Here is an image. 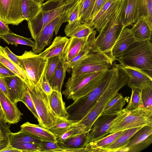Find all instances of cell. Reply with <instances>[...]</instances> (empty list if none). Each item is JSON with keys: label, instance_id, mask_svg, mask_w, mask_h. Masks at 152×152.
Returning <instances> with one entry per match:
<instances>
[{"label": "cell", "instance_id": "60d3db41", "mask_svg": "<svg viewBox=\"0 0 152 152\" xmlns=\"http://www.w3.org/2000/svg\"><path fill=\"white\" fill-rule=\"evenodd\" d=\"M10 125L4 118L0 120V151L10 143L9 135L11 133Z\"/></svg>", "mask_w": 152, "mask_h": 152}, {"label": "cell", "instance_id": "f5cc1de1", "mask_svg": "<svg viewBox=\"0 0 152 152\" xmlns=\"http://www.w3.org/2000/svg\"><path fill=\"white\" fill-rule=\"evenodd\" d=\"M60 16L57 17L54 19L51 22L50 24L48 31V45L50 43V42L52 39L53 35L54 32L55 31V29L56 26L59 19Z\"/></svg>", "mask_w": 152, "mask_h": 152}, {"label": "cell", "instance_id": "6da1fadb", "mask_svg": "<svg viewBox=\"0 0 152 152\" xmlns=\"http://www.w3.org/2000/svg\"><path fill=\"white\" fill-rule=\"evenodd\" d=\"M112 68V75L105 89L91 110L79 121V124H83L86 126V132L90 131L95 121L106 104L126 85L129 80V76L118 64H113Z\"/></svg>", "mask_w": 152, "mask_h": 152}, {"label": "cell", "instance_id": "d4e9b609", "mask_svg": "<svg viewBox=\"0 0 152 152\" xmlns=\"http://www.w3.org/2000/svg\"><path fill=\"white\" fill-rule=\"evenodd\" d=\"M63 53L59 56L58 62L50 85L53 91L60 92H61L62 88L68 67V63L64 60Z\"/></svg>", "mask_w": 152, "mask_h": 152}, {"label": "cell", "instance_id": "d6986e66", "mask_svg": "<svg viewBox=\"0 0 152 152\" xmlns=\"http://www.w3.org/2000/svg\"><path fill=\"white\" fill-rule=\"evenodd\" d=\"M4 78L8 88L9 98L16 103L20 102L23 93L28 88L26 84L16 75Z\"/></svg>", "mask_w": 152, "mask_h": 152}, {"label": "cell", "instance_id": "f907efd6", "mask_svg": "<svg viewBox=\"0 0 152 152\" xmlns=\"http://www.w3.org/2000/svg\"><path fill=\"white\" fill-rule=\"evenodd\" d=\"M107 1V0H96L88 23L94 18L98 12L105 4Z\"/></svg>", "mask_w": 152, "mask_h": 152}, {"label": "cell", "instance_id": "74e56055", "mask_svg": "<svg viewBox=\"0 0 152 152\" xmlns=\"http://www.w3.org/2000/svg\"><path fill=\"white\" fill-rule=\"evenodd\" d=\"M79 122L59 118L56 124L48 129L56 138L79 123Z\"/></svg>", "mask_w": 152, "mask_h": 152}, {"label": "cell", "instance_id": "ab89813d", "mask_svg": "<svg viewBox=\"0 0 152 152\" xmlns=\"http://www.w3.org/2000/svg\"><path fill=\"white\" fill-rule=\"evenodd\" d=\"M51 22L47 25L41 31L34 40L35 45L32 48L33 51L35 53H40L48 44L49 27Z\"/></svg>", "mask_w": 152, "mask_h": 152}, {"label": "cell", "instance_id": "b9f144b4", "mask_svg": "<svg viewBox=\"0 0 152 152\" xmlns=\"http://www.w3.org/2000/svg\"><path fill=\"white\" fill-rule=\"evenodd\" d=\"M131 89L132 94L130 101L125 108L128 111L134 110L141 106H143L141 98L142 90L137 88Z\"/></svg>", "mask_w": 152, "mask_h": 152}, {"label": "cell", "instance_id": "9f6ffc18", "mask_svg": "<svg viewBox=\"0 0 152 152\" xmlns=\"http://www.w3.org/2000/svg\"><path fill=\"white\" fill-rule=\"evenodd\" d=\"M11 32L8 26V24L0 20V36Z\"/></svg>", "mask_w": 152, "mask_h": 152}, {"label": "cell", "instance_id": "836d02e7", "mask_svg": "<svg viewBox=\"0 0 152 152\" xmlns=\"http://www.w3.org/2000/svg\"><path fill=\"white\" fill-rule=\"evenodd\" d=\"M137 20L145 21L152 30V0H138Z\"/></svg>", "mask_w": 152, "mask_h": 152}, {"label": "cell", "instance_id": "9c48e42d", "mask_svg": "<svg viewBox=\"0 0 152 152\" xmlns=\"http://www.w3.org/2000/svg\"><path fill=\"white\" fill-rule=\"evenodd\" d=\"M18 56L32 89L39 83L45 72L48 58L41 57L32 51L25 50L22 55Z\"/></svg>", "mask_w": 152, "mask_h": 152}, {"label": "cell", "instance_id": "11a10c76", "mask_svg": "<svg viewBox=\"0 0 152 152\" xmlns=\"http://www.w3.org/2000/svg\"><path fill=\"white\" fill-rule=\"evenodd\" d=\"M0 90L9 97L8 88L4 77H0Z\"/></svg>", "mask_w": 152, "mask_h": 152}, {"label": "cell", "instance_id": "d6a6232c", "mask_svg": "<svg viewBox=\"0 0 152 152\" xmlns=\"http://www.w3.org/2000/svg\"><path fill=\"white\" fill-rule=\"evenodd\" d=\"M131 29L137 40L151 41L152 30L144 20H137Z\"/></svg>", "mask_w": 152, "mask_h": 152}, {"label": "cell", "instance_id": "83f0119b", "mask_svg": "<svg viewBox=\"0 0 152 152\" xmlns=\"http://www.w3.org/2000/svg\"><path fill=\"white\" fill-rule=\"evenodd\" d=\"M124 130L109 134L101 139L88 143L85 147L88 152H101L115 141Z\"/></svg>", "mask_w": 152, "mask_h": 152}, {"label": "cell", "instance_id": "94428289", "mask_svg": "<svg viewBox=\"0 0 152 152\" xmlns=\"http://www.w3.org/2000/svg\"><path fill=\"white\" fill-rule=\"evenodd\" d=\"M75 0H66V4L68 3H70V2H72Z\"/></svg>", "mask_w": 152, "mask_h": 152}, {"label": "cell", "instance_id": "4fadbf2b", "mask_svg": "<svg viewBox=\"0 0 152 152\" xmlns=\"http://www.w3.org/2000/svg\"><path fill=\"white\" fill-rule=\"evenodd\" d=\"M118 64L129 76V79L126 85L131 89L137 88L142 90L145 87L152 86V76L145 71Z\"/></svg>", "mask_w": 152, "mask_h": 152}, {"label": "cell", "instance_id": "681fc988", "mask_svg": "<svg viewBox=\"0 0 152 152\" xmlns=\"http://www.w3.org/2000/svg\"><path fill=\"white\" fill-rule=\"evenodd\" d=\"M40 83L42 89L47 95H49L53 91L46 77L45 71L40 81Z\"/></svg>", "mask_w": 152, "mask_h": 152}, {"label": "cell", "instance_id": "ee69618b", "mask_svg": "<svg viewBox=\"0 0 152 152\" xmlns=\"http://www.w3.org/2000/svg\"><path fill=\"white\" fill-rule=\"evenodd\" d=\"M59 59V56L49 58L48 59L45 74L46 77L50 85Z\"/></svg>", "mask_w": 152, "mask_h": 152}, {"label": "cell", "instance_id": "cb8c5ba5", "mask_svg": "<svg viewBox=\"0 0 152 152\" xmlns=\"http://www.w3.org/2000/svg\"><path fill=\"white\" fill-rule=\"evenodd\" d=\"M20 128L21 129L42 140L57 141L56 137L48 129L39 124L26 122L20 126Z\"/></svg>", "mask_w": 152, "mask_h": 152}, {"label": "cell", "instance_id": "3957f363", "mask_svg": "<svg viewBox=\"0 0 152 152\" xmlns=\"http://www.w3.org/2000/svg\"><path fill=\"white\" fill-rule=\"evenodd\" d=\"M120 3L112 16L96 37L94 41L95 47L105 54L113 62L117 60V59L112 54L113 48L125 27L119 16Z\"/></svg>", "mask_w": 152, "mask_h": 152}, {"label": "cell", "instance_id": "7bdbcfd3", "mask_svg": "<svg viewBox=\"0 0 152 152\" xmlns=\"http://www.w3.org/2000/svg\"><path fill=\"white\" fill-rule=\"evenodd\" d=\"M86 127L83 124L79 123L74 126L60 136L56 138L58 142H61L69 137L86 132Z\"/></svg>", "mask_w": 152, "mask_h": 152}, {"label": "cell", "instance_id": "db71d44e", "mask_svg": "<svg viewBox=\"0 0 152 152\" xmlns=\"http://www.w3.org/2000/svg\"><path fill=\"white\" fill-rule=\"evenodd\" d=\"M15 75L0 62V77H5Z\"/></svg>", "mask_w": 152, "mask_h": 152}, {"label": "cell", "instance_id": "816d5d0a", "mask_svg": "<svg viewBox=\"0 0 152 152\" xmlns=\"http://www.w3.org/2000/svg\"><path fill=\"white\" fill-rule=\"evenodd\" d=\"M4 51L9 59L21 69L22 64L18 56L12 53L7 46L4 48Z\"/></svg>", "mask_w": 152, "mask_h": 152}, {"label": "cell", "instance_id": "277c9868", "mask_svg": "<svg viewBox=\"0 0 152 152\" xmlns=\"http://www.w3.org/2000/svg\"><path fill=\"white\" fill-rule=\"evenodd\" d=\"M66 0H48L42 3L40 11L28 21V28L35 40L42 30L49 23L62 14Z\"/></svg>", "mask_w": 152, "mask_h": 152}, {"label": "cell", "instance_id": "4316f807", "mask_svg": "<svg viewBox=\"0 0 152 152\" xmlns=\"http://www.w3.org/2000/svg\"><path fill=\"white\" fill-rule=\"evenodd\" d=\"M48 96L50 106L56 115L60 118L68 119L69 115L62 99L61 93L53 91Z\"/></svg>", "mask_w": 152, "mask_h": 152}, {"label": "cell", "instance_id": "4dcf8cb0", "mask_svg": "<svg viewBox=\"0 0 152 152\" xmlns=\"http://www.w3.org/2000/svg\"><path fill=\"white\" fill-rule=\"evenodd\" d=\"M96 33V30L93 31L89 37L88 42L83 49L68 63V67L67 71H70L73 67L79 64L87 57L90 51L94 47V41Z\"/></svg>", "mask_w": 152, "mask_h": 152}, {"label": "cell", "instance_id": "603a6c76", "mask_svg": "<svg viewBox=\"0 0 152 152\" xmlns=\"http://www.w3.org/2000/svg\"><path fill=\"white\" fill-rule=\"evenodd\" d=\"M88 38L72 37L69 39L63 53L65 62L68 63L70 61L81 51L87 43Z\"/></svg>", "mask_w": 152, "mask_h": 152}, {"label": "cell", "instance_id": "e575fe53", "mask_svg": "<svg viewBox=\"0 0 152 152\" xmlns=\"http://www.w3.org/2000/svg\"><path fill=\"white\" fill-rule=\"evenodd\" d=\"M127 99L120 93L117 94L105 105L101 114H110L120 111L123 109Z\"/></svg>", "mask_w": 152, "mask_h": 152}, {"label": "cell", "instance_id": "1f68e13d", "mask_svg": "<svg viewBox=\"0 0 152 152\" xmlns=\"http://www.w3.org/2000/svg\"><path fill=\"white\" fill-rule=\"evenodd\" d=\"M42 4L34 0H22L21 11L24 20L28 21L34 18L41 10Z\"/></svg>", "mask_w": 152, "mask_h": 152}, {"label": "cell", "instance_id": "8fae6325", "mask_svg": "<svg viewBox=\"0 0 152 152\" xmlns=\"http://www.w3.org/2000/svg\"><path fill=\"white\" fill-rule=\"evenodd\" d=\"M22 0H0V20L18 25L24 20L21 11Z\"/></svg>", "mask_w": 152, "mask_h": 152}, {"label": "cell", "instance_id": "c3c4849f", "mask_svg": "<svg viewBox=\"0 0 152 152\" xmlns=\"http://www.w3.org/2000/svg\"><path fill=\"white\" fill-rule=\"evenodd\" d=\"M40 146L42 150V152H57L61 149L57 141L42 140Z\"/></svg>", "mask_w": 152, "mask_h": 152}, {"label": "cell", "instance_id": "2e32d148", "mask_svg": "<svg viewBox=\"0 0 152 152\" xmlns=\"http://www.w3.org/2000/svg\"><path fill=\"white\" fill-rule=\"evenodd\" d=\"M0 102L4 119L7 123L14 124L20 121L23 114L18 109L17 103L12 101L0 90Z\"/></svg>", "mask_w": 152, "mask_h": 152}, {"label": "cell", "instance_id": "f546056e", "mask_svg": "<svg viewBox=\"0 0 152 152\" xmlns=\"http://www.w3.org/2000/svg\"><path fill=\"white\" fill-rule=\"evenodd\" d=\"M0 62L22 79L26 84L29 89H31L30 83L24 72L9 59L4 51V47L1 46H0Z\"/></svg>", "mask_w": 152, "mask_h": 152}, {"label": "cell", "instance_id": "7402d4cb", "mask_svg": "<svg viewBox=\"0 0 152 152\" xmlns=\"http://www.w3.org/2000/svg\"><path fill=\"white\" fill-rule=\"evenodd\" d=\"M80 0L67 3L56 26L55 32L57 35L62 24L64 22L70 23L79 18V4Z\"/></svg>", "mask_w": 152, "mask_h": 152}, {"label": "cell", "instance_id": "bcb514c9", "mask_svg": "<svg viewBox=\"0 0 152 152\" xmlns=\"http://www.w3.org/2000/svg\"><path fill=\"white\" fill-rule=\"evenodd\" d=\"M20 102H22L25 105L39 123L40 119L28 91V88L23 93Z\"/></svg>", "mask_w": 152, "mask_h": 152}, {"label": "cell", "instance_id": "7c38bea8", "mask_svg": "<svg viewBox=\"0 0 152 152\" xmlns=\"http://www.w3.org/2000/svg\"><path fill=\"white\" fill-rule=\"evenodd\" d=\"M152 143V126H143L131 137L125 146L129 152H139Z\"/></svg>", "mask_w": 152, "mask_h": 152}, {"label": "cell", "instance_id": "8992f818", "mask_svg": "<svg viewBox=\"0 0 152 152\" xmlns=\"http://www.w3.org/2000/svg\"><path fill=\"white\" fill-rule=\"evenodd\" d=\"M106 86V83L102 82L88 94L74 101L66 107L69 115L68 119L77 122L83 119L94 106Z\"/></svg>", "mask_w": 152, "mask_h": 152}, {"label": "cell", "instance_id": "6f0895ef", "mask_svg": "<svg viewBox=\"0 0 152 152\" xmlns=\"http://www.w3.org/2000/svg\"><path fill=\"white\" fill-rule=\"evenodd\" d=\"M22 152V151L14 147L10 142L5 148L0 151V152Z\"/></svg>", "mask_w": 152, "mask_h": 152}, {"label": "cell", "instance_id": "52a82bcc", "mask_svg": "<svg viewBox=\"0 0 152 152\" xmlns=\"http://www.w3.org/2000/svg\"><path fill=\"white\" fill-rule=\"evenodd\" d=\"M28 90L40 119L39 124L48 129L54 126L59 118L52 109L48 96L42 89L40 82Z\"/></svg>", "mask_w": 152, "mask_h": 152}, {"label": "cell", "instance_id": "680465c9", "mask_svg": "<svg viewBox=\"0 0 152 152\" xmlns=\"http://www.w3.org/2000/svg\"><path fill=\"white\" fill-rule=\"evenodd\" d=\"M4 118L0 102V120Z\"/></svg>", "mask_w": 152, "mask_h": 152}, {"label": "cell", "instance_id": "91938a15", "mask_svg": "<svg viewBox=\"0 0 152 152\" xmlns=\"http://www.w3.org/2000/svg\"><path fill=\"white\" fill-rule=\"evenodd\" d=\"M34 0L38 2L42 3L45 0Z\"/></svg>", "mask_w": 152, "mask_h": 152}, {"label": "cell", "instance_id": "7dc6e473", "mask_svg": "<svg viewBox=\"0 0 152 152\" xmlns=\"http://www.w3.org/2000/svg\"><path fill=\"white\" fill-rule=\"evenodd\" d=\"M141 98L143 107L152 110V86H147L142 90Z\"/></svg>", "mask_w": 152, "mask_h": 152}, {"label": "cell", "instance_id": "5b68a950", "mask_svg": "<svg viewBox=\"0 0 152 152\" xmlns=\"http://www.w3.org/2000/svg\"><path fill=\"white\" fill-rule=\"evenodd\" d=\"M145 126H152V110L142 106L130 111L123 108L116 122L112 125L110 134Z\"/></svg>", "mask_w": 152, "mask_h": 152}, {"label": "cell", "instance_id": "30bf717a", "mask_svg": "<svg viewBox=\"0 0 152 152\" xmlns=\"http://www.w3.org/2000/svg\"><path fill=\"white\" fill-rule=\"evenodd\" d=\"M121 110L114 113L100 114L95 121L88 132L87 144L101 139L109 134L112 125L116 122Z\"/></svg>", "mask_w": 152, "mask_h": 152}, {"label": "cell", "instance_id": "ba28073f", "mask_svg": "<svg viewBox=\"0 0 152 152\" xmlns=\"http://www.w3.org/2000/svg\"><path fill=\"white\" fill-rule=\"evenodd\" d=\"M113 62L94 46L86 58L71 69V76L106 70L112 67Z\"/></svg>", "mask_w": 152, "mask_h": 152}, {"label": "cell", "instance_id": "9a60e30c", "mask_svg": "<svg viewBox=\"0 0 152 152\" xmlns=\"http://www.w3.org/2000/svg\"><path fill=\"white\" fill-rule=\"evenodd\" d=\"M104 71L71 76L66 83L65 88L63 91L62 94L67 99H69L74 93Z\"/></svg>", "mask_w": 152, "mask_h": 152}, {"label": "cell", "instance_id": "f1b7e54d", "mask_svg": "<svg viewBox=\"0 0 152 152\" xmlns=\"http://www.w3.org/2000/svg\"><path fill=\"white\" fill-rule=\"evenodd\" d=\"M142 127L124 130L115 141L105 148L102 150L101 152H119L120 149L126 145L131 137Z\"/></svg>", "mask_w": 152, "mask_h": 152}, {"label": "cell", "instance_id": "8d00e7d4", "mask_svg": "<svg viewBox=\"0 0 152 152\" xmlns=\"http://www.w3.org/2000/svg\"><path fill=\"white\" fill-rule=\"evenodd\" d=\"M42 140L20 130L18 132H11L9 135L10 143L15 142H30L40 145Z\"/></svg>", "mask_w": 152, "mask_h": 152}, {"label": "cell", "instance_id": "ffe728a7", "mask_svg": "<svg viewBox=\"0 0 152 152\" xmlns=\"http://www.w3.org/2000/svg\"><path fill=\"white\" fill-rule=\"evenodd\" d=\"M137 40L131 28H124L113 48L112 53L113 57L116 59L120 57Z\"/></svg>", "mask_w": 152, "mask_h": 152}, {"label": "cell", "instance_id": "d590c367", "mask_svg": "<svg viewBox=\"0 0 152 152\" xmlns=\"http://www.w3.org/2000/svg\"><path fill=\"white\" fill-rule=\"evenodd\" d=\"M0 38L4 40L8 44L15 45L16 46L19 44L28 45L34 48L35 42L31 38H27L16 34L11 32L0 36Z\"/></svg>", "mask_w": 152, "mask_h": 152}, {"label": "cell", "instance_id": "484cf974", "mask_svg": "<svg viewBox=\"0 0 152 152\" xmlns=\"http://www.w3.org/2000/svg\"><path fill=\"white\" fill-rule=\"evenodd\" d=\"M68 39L66 37H56L51 45L39 53V56L46 58L60 56L63 53Z\"/></svg>", "mask_w": 152, "mask_h": 152}, {"label": "cell", "instance_id": "7a4b0ae2", "mask_svg": "<svg viewBox=\"0 0 152 152\" xmlns=\"http://www.w3.org/2000/svg\"><path fill=\"white\" fill-rule=\"evenodd\" d=\"M122 65L152 71V45L151 41L137 40L117 58Z\"/></svg>", "mask_w": 152, "mask_h": 152}, {"label": "cell", "instance_id": "5bb4252c", "mask_svg": "<svg viewBox=\"0 0 152 152\" xmlns=\"http://www.w3.org/2000/svg\"><path fill=\"white\" fill-rule=\"evenodd\" d=\"M120 0H107L94 18L87 23L99 33L118 7Z\"/></svg>", "mask_w": 152, "mask_h": 152}, {"label": "cell", "instance_id": "e0dca14e", "mask_svg": "<svg viewBox=\"0 0 152 152\" xmlns=\"http://www.w3.org/2000/svg\"><path fill=\"white\" fill-rule=\"evenodd\" d=\"M88 132H86L58 142L61 149L57 152H88L85 147L87 144Z\"/></svg>", "mask_w": 152, "mask_h": 152}, {"label": "cell", "instance_id": "f6af8a7d", "mask_svg": "<svg viewBox=\"0 0 152 152\" xmlns=\"http://www.w3.org/2000/svg\"><path fill=\"white\" fill-rule=\"evenodd\" d=\"M14 147L23 152H42L39 145L30 142H15L10 143Z\"/></svg>", "mask_w": 152, "mask_h": 152}, {"label": "cell", "instance_id": "ac0fdd59", "mask_svg": "<svg viewBox=\"0 0 152 152\" xmlns=\"http://www.w3.org/2000/svg\"><path fill=\"white\" fill-rule=\"evenodd\" d=\"M138 0H120L119 16L124 27L137 20Z\"/></svg>", "mask_w": 152, "mask_h": 152}, {"label": "cell", "instance_id": "f35d334b", "mask_svg": "<svg viewBox=\"0 0 152 152\" xmlns=\"http://www.w3.org/2000/svg\"><path fill=\"white\" fill-rule=\"evenodd\" d=\"M96 0H80L79 18L82 23H88Z\"/></svg>", "mask_w": 152, "mask_h": 152}, {"label": "cell", "instance_id": "44dd1931", "mask_svg": "<svg viewBox=\"0 0 152 152\" xmlns=\"http://www.w3.org/2000/svg\"><path fill=\"white\" fill-rule=\"evenodd\" d=\"M94 30L88 24L81 23L79 19L68 23L64 29L67 37L81 38H88Z\"/></svg>", "mask_w": 152, "mask_h": 152}]
</instances>
